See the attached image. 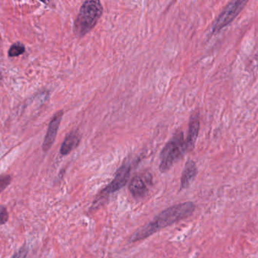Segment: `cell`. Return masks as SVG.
I'll return each instance as SVG.
<instances>
[{
  "label": "cell",
  "mask_w": 258,
  "mask_h": 258,
  "mask_svg": "<svg viewBox=\"0 0 258 258\" xmlns=\"http://www.w3.org/2000/svg\"><path fill=\"white\" fill-rule=\"evenodd\" d=\"M196 208V206L190 201L171 206L161 211L150 223L136 232L130 238V241L136 242L145 239L159 230L189 218L195 212Z\"/></svg>",
  "instance_id": "6da1fadb"
},
{
  "label": "cell",
  "mask_w": 258,
  "mask_h": 258,
  "mask_svg": "<svg viewBox=\"0 0 258 258\" xmlns=\"http://www.w3.org/2000/svg\"><path fill=\"white\" fill-rule=\"evenodd\" d=\"M9 213L5 206L0 205V226L5 224L9 220Z\"/></svg>",
  "instance_id": "4fadbf2b"
},
{
  "label": "cell",
  "mask_w": 258,
  "mask_h": 258,
  "mask_svg": "<svg viewBox=\"0 0 258 258\" xmlns=\"http://www.w3.org/2000/svg\"><path fill=\"white\" fill-rule=\"evenodd\" d=\"M129 190L136 198H142L148 193L149 189L145 180L141 177H134L129 184Z\"/></svg>",
  "instance_id": "9c48e42d"
},
{
  "label": "cell",
  "mask_w": 258,
  "mask_h": 258,
  "mask_svg": "<svg viewBox=\"0 0 258 258\" xmlns=\"http://www.w3.org/2000/svg\"><path fill=\"white\" fill-rule=\"evenodd\" d=\"M248 3L247 0H235L227 4L211 27V32L217 34L230 24Z\"/></svg>",
  "instance_id": "5b68a950"
},
{
  "label": "cell",
  "mask_w": 258,
  "mask_h": 258,
  "mask_svg": "<svg viewBox=\"0 0 258 258\" xmlns=\"http://www.w3.org/2000/svg\"><path fill=\"white\" fill-rule=\"evenodd\" d=\"M62 112H58L56 115H55L54 118L51 121L47 134H46V138H45V141L42 144V149H43L44 152H47L53 145L56 134H57L58 130H59V127H60V123H61V119H62Z\"/></svg>",
  "instance_id": "52a82bcc"
},
{
  "label": "cell",
  "mask_w": 258,
  "mask_h": 258,
  "mask_svg": "<svg viewBox=\"0 0 258 258\" xmlns=\"http://www.w3.org/2000/svg\"><path fill=\"white\" fill-rule=\"evenodd\" d=\"M188 152L186 139L181 130L176 132L172 138L169 140L160 153L159 170L164 173L170 170L171 167L183 157Z\"/></svg>",
  "instance_id": "7a4b0ae2"
},
{
  "label": "cell",
  "mask_w": 258,
  "mask_h": 258,
  "mask_svg": "<svg viewBox=\"0 0 258 258\" xmlns=\"http://www.w3.org/2000/svg\"><path fill=\"white\" fill-rule=\"evenodd\" d=\"M80 141V135L78 131L71 132V134L66 137L61 148V154L66 156L69 154L73 149H75Z\"/></svg>",
  "instance_id": "30bf717a"
},
{
  "label": "cell",
  "mask_w": 258,
  "mask_h": 258,
  "mask_svg": "<svg viewBox=\"0 0 258 258\" xmlns=\"http://www.w3.org/2000/svg\"><path fill=\"white\" fill-rule=\"evenodd\" d=\"M24 50H25L24 46L21 43L17 42V43L14 44L13 46H12V47L10 48L9 51V55L10 57H15V56L22 54V53H24Z\"/></svg>",
  "instance_id": "8fae6325"
},
{
  "label": "cell",
  "mask_w": 258,
  "mask_h": 258,
  "mask_svg": "<svg viewBox=\"0 0 258 258\" xmlns=\"http://www.w3.org/2000/svg\"><path fill=\"white\" fill-rule=\"evenodd\" d=\"M199 128H200V119H199V112H196L191 115L189 120V130L186 137V143L188 152L193 150L198 136Z\"/></svg>",
  "instance_id": "8992f818"
},
{
  "label": "cell",
  "mask_w": 258,
  "mask_h": 258,
  "mask_svg": "<svg viewBox=\"0 0 258 258\" xmlns=\"http://www.w3.org/2000/svg\"><path fill=\"white\" fill-rule=\"evenodd\" d=\"M198 174V168L196 162L189 160L185 164L182 177H181L180 190L189 187L191 182L194 180Z\"/></svg>",
  "instance_id": "ba28073f"
},
{
  "label": "cell",
  "mask_w": 258,
  "mask_h": 258,
  "mask_svg": "<svg viewBox=\"0 0 258 258\" xmlns=\"http://www.w3.org/2000/svg\"><path fill=\"white\" fill-rule=\"evenodd\" d=\"M131 171V164L129 162H124L121 167L117 171L116 175L113 180L108 184V186L101 191L100 194L97 196V198L93 202L92 208L95 209L101 206L103 202L106 200L110 195L116 193L121 189L127 183L130 177Z\"/></svg>",
  "instance_id": "277c9868"
},
{
  "label": "cell",
  "mask_w": 258,
  "mask_h": 258,
  "mask_svg": "<svg viewBox=\"0 0 258 258\" xmlns=\"http://www.w3.org/2000/svg\"><path fill=\"white\" fill-rule=\"evenodd\" d=\"M102 12L103 6L100 1H86L81 7L75 21V33L79 37H83L90 32L97 24Z\"/></svg>",
  "instance_id": "3957f363"
},
{
  "label": "cell",
  "mask_w": 258,
  "mask_h": 258,
  "mask_svg": "<svg viewBox=\"0 0 258 258\" xmlns=\"http://www.w3.org/2000/svg\"><path fill=\"white\" fill-rule=\"evenodd\" d=\"M12 181V178L9 175H0V193L5 190Z\"/></svg>",
  "instance_id": "7c38bea8"
},
{
  "label": "cell",
  "mask_w": 258,
  "mask_h": 258,
  "mask_svg": "<svg viewBox=\"0 0 258 258\" xmlns=\"http://www.w3.org/2000/svg\"><path fill=\"white\" fill-rule=\"evenodd\" d=\"M27 253H28V248L24 245L13 255L12 258H26Z\"/></svg>",
  "instance_id": "5bb4252c"
}]
</instances>
